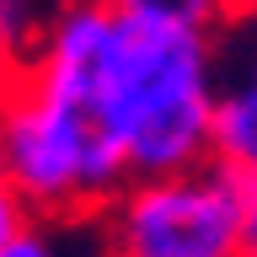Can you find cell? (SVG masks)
<instances>
[{
  "instance_id": "2",
  "label": "cell",
  "mask_w": 257,
  "mask_h": 257,
  "mask_svg": "<svg viewBox=\"0 0 257 257\" xmlns=\"http://www.w3.org/2000/svg\"><path fill=\"white\" fill-rule=\"evenodd\" d=\"M0 177L43 225L102 220V209L134 182L118 150L27 75L0 86Z\"/></svg>"
},
{
  "instance_id": "8",
  "label": "cell",
  "mask_w": 257,
  "mask_h": 257,
  "mask_svg": "<svg viewBox=\"0 0 257 257\" xmlns=\"http://www.w3.org/2000/svg\"><path fill=\"white\" fill-rule=\"evenodd\" d=\"M241 177V257H257V172Z\"/></svg>"
},
{
  "instance_id": "6",
  "label": "cell",
  "mask_w": 257,
  "mask_h": 257,
  "mask_svg": "<svg viewBox=\"0 0 257 257\" xmlns=\"http://www.w3.org/2000/svg\"><path fill=\"white\" fill-rule=\"evenodd\" d=\"M32 225H38V220H32V209L22 204V198L11 193V182L0 177V252H11V246L27 236Z\"/></svg>"
},
{
  "instance_id": "1",
  "label": "cell",
  "mask_w": 257,
  "mask_h": 257,
  "mask_svg": "<svg viewBox=\"0 0 257 257\" xmlns=\"http://www.w3.org/2000/svg\"><path fill=\"white\" fill-rule=\"evenodd\" d=\"M220 22L225 11L198 0L64 6L48 22L27 80L75 107L134 182L193 172L209 161Z\"/></svg>"
},
{
  "instance_id": "4",
  "label": "cell",
  "mask_w": 257,
  "mask_h": 257,
  "mask_svg": "<svg viewBox=\"0 0 257 257\" xmlns=\"http://www.w3.org/2000/svg\"><path fill=\"white\" fill-rule=\"evenodd\" d=\"M209 161L225 172H257V80H236L214 96Z\"/></svg>"
},
{
  "instance_id": "5",
  "label": "cell",
  "mask_w": 257,
  "mask_h": 257,
  "mask_svg": "<svg viewBox=\"0 0 257 257\" xmlns=\"http://www.w3.org/2000/svg\"><path fill=\"white\" fill-rule=\"evenodd\" d=\"M48 22H54V11H43V6L0 0V86H11L16 75H27V64L43 48Z\"/></svg>"
},
{
  "instance_id": "3",
  "label": "cell",
  "mask_w": 257,
  "mask_h": 257,
  "mask_svg": "<svg viewBox=\"0 0 257 257\" xmlns=\"http://www.w3.org/2000/svg\"><path fill=\"white\" fill-rule=\"evenodd\" d=\"M102 257H241V177L204 161L128 182L102 209Z\"/></svg>"
},
{
  "instance_id": "7",
  "label": "cell",
  "mask_w": 257,
  "mask_h": 257,
  "mask_svg": "<svg viewBox=\"0 0 257 257\" xmlns=\"http://www.w3.org/2000/svg\"><path fill=\"white\" fill-rule=\"evenodd\" d=\"M59 230H64V225H43V220H38V225L27 230V236H22V241L11 246V252H0V257H64Z\"/></svg>"
}]
</instances>
